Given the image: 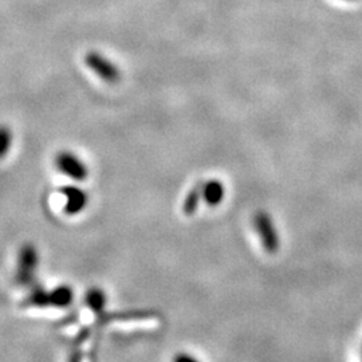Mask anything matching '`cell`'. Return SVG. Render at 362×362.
Returning <instances> with one entry per match:
<instances>
[{"instance_id":"5b68a950","label":"cell","mask_w":362,"mask_h":362,"mask_svg":"<svg viewBox=\"0 0 362 362\" xmlns=\"http://www.w3.org/2000/svg\"><path fill=\"white\" fill-rule=\"evenodd\" d=\"M61 193L66 197L64 211L69 216H74L82 212L87 206L89 196L82 188L77 185H66L61 188Z\"/></svg>"},{"instance_id":"9c48e42d","label":"cell","mask_w":362,"mask_h":362,"mask_svg":"<svg viewBox=\"0 0 362 362\" xmlns=\"http://www.w3.org/2000/svg\"><path fill=\"white\" fill-rule=\"evenodd\" d=\"M203 188L204 183H199L192 188L190 193L187 194L184 204H183V212L187 216H193L196 213V210L200 204V200L203 199Z\"/></svg>"},{"instance_id":"6da1fadb","label":"cell","mask_w":362,"mask_h":362,"mask_svg":"<svg viewBox=\"0 0 362 362\" xmlns=\"http://www.w3.org/2000/svg\"><path fill=\"white\" fill-rule=\"evenodd\" d=\"M39 264V253L33 243H26L21 246L18 255V269H17V282L23 286L33 284L37 275Z\"/></svg>"},{"instance_id":"277c9868","label":"cell","mask_w":362,"mask_h":362,"mask_svg":"<svg viewBox=\"0 0 362 362\" xmlns=\"http://www.w3.org/2000/svg\"><path fill=\"white\" fill-rule=\"evenodd\" d=\"M254 224H255L256 233L262 239V244L264 250L270 254L277 253L279 248V237L273 219L264 211H259L254 217Z\"/></svg>"},{"instance_id":"4fadbf2b","label":"cell","mask_w":362,"mask_h":362,"mask_svg":"<svg viewBox=\"0 0 362 362\" xmlns=\"http://www.w3.org/2000/svg\"><path fill=\"white\" fill-rule=\"evenodd\" d=\"M349 1H352V0H349Z\"/></svg>"},{"instance_id":"8992f818","label":"cell","mask_w":362,"mask_h":362,"mask_svg":"<svg viewBox=\"0 0 362 362\" xmlns=\"http://www.w3.org/2000/svg\"><path fill=\"white\" fill-rule=\"evenodd\" d=\"M74 300V291L69 284H61L50 291V306L64 309Z\"/></svg>"},{"instance_id":"ba28073f","label":"cell","mask_w":362,"mask_h":362,"mask_svg":"<svg viewBox=\"0 0 362 362\" xmlns=\"http://www.w3.org/2000/svg\"><path fill=\"white\" fill-rule=\"evenodd\" d=\"M223 197H224V187L221 183L215 181V180L204 183L203 199L206 200L207 204L217 206V204H220Z\"/></svg>"},{"instance_id":"8fae6325","label":"cell","mask_w":362,"mask_h":362,"mask_svg":"<svg viewBox=\"0 0 362 362\" xmlns=\"http://www.w3.org/2000/svg\"><path fill=\"white\" fill-rule=\"evenodd\" d=\"M12 145V132L6 125H0V160H3Z\"/></svg>"},{"instance_id":"30bf717a","label":"cell","mask_w":362,"mask_h":362,"mask_svg":"<svg viewBox=\"0 0 362 362\" xmlns=\"http://www.w3.org/2000/svg\"><path fill=\"white\" fill-rule=\"evenodd\" d=\"M26 305L35 306V307H48L50 306V291L44 290L41 286L34 287L26 299Z\"/></svg>"},{"instance_id":"3957f363","label":"cell","mask_w":362,"mask_h":362,"mask_svg":"<svg viewBox=\"0 0 362 362\" xmlns=\"http://www.w3.org/2000/svg\"><path fill=\"white\" fill-rule=\"evenodd\" d=\"M85 64L96 73V75H98L107 84H117L121 78L118 67L97 51H90L86 54Z\"/></svg>"},{"instance_id":"52a82bcc","label":"cell","mask_w":362,"mask_h":362,"mask_svg":"<svg viewBox=\"0 0 362 362\" xmlns=\"http://www.w3.org/2000/svg\"><path fill=\"white\" fill-rule=\"evenodd\" d=\"M85 303L93 313L100 316L104 313L107 307V294L104 293V290L98 287H93L86 293Z\"/></svg>"},{"instance_id":"7a4b0ae2","label":"cell","mask_w":362,"mask_h":362,"mask_svg":"<svg viewBox=\"0 0 362 362\" xmlns=\"http://www.w3.org/2000/svg\"><path fill=\"white\" fill-rule=\"evenodd\" d=\"M55 167L74 181H84L89 176L85 163L77 154L69 150H62L55 156Z\"/></svg>"},{"instance_id":"7c38bea8","label":"cell","mask_w":362,"mask_h":362,"mask_svg":"<svg viewBox=\"0 0 362 362\" xmlns=\"http://www.w3.org/2000/svg\"><path fill=\"white\" fill-rule=\"evenodd\" d=\"M174 360H176V361H194L193 357H188V356H185V354H183V356H177Z\"/></svg>"}]
</instances>
